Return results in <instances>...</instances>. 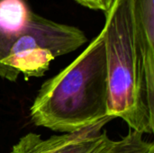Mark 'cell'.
<instances>
[{
	"label": "cell",
	"instance_id": "cell-4",
	"mask_svg": "<svg viewBox=\"0 0 154 153\" xmlns=\"http://www.w3.org/2000/svg\"><path fill=\"white\" fill-rule=\"evenodd\" d=\"M32 14L25 0H0V63L30 23Z\"/></svg>",
	"mask_w": 154,
	"mask_h": 153
},
{
	"label": "cell",
	"instance_id": "cell-3",
	"mask_svg": "<svg viewBox=\"0 0 154 153\" xmlns=\"http://www.w3.org/2000/svg\"><path fill=\"white\" fill-rule=\"evenodd\" d=\"M112 120L107 116L85 130L46 139L29 133L19 139L9 153H95L113 141L104 129Z\"/></svg>",
	"mask_w": 154,
	"mask_h": 153
},
{
	"label": "cell",
	"instance_id": "cell-1",
	"mask_svg": "<svg viewBox=\"0 0 154 153\" xmlns=\"http://www.w3.org/2000/svg\"><path fill=\"white\" fill-rule=\"evenodd\" d=\"M108 83L102 31L66 68L46 80L30 107L34 125L63 133L107 117Z\"/></svg>",
	"mask_w": 154,
	"mask_h": 153
},
{
	"label": "cell",
	"instance_id": "cell-2",
	"mask_svg": "<svg viewBox=\"0 0 154 153\" xmlns=\"http://www.w3.org/2000/svg\"><path fill=\"white\" fill-rule=\"evenodd\" d=\"M107 116L121 118L130 130L154 133V73L138 45L129 0H116L105 13Z\"/></svg>",
	"mask_w": 154,
	"mask_h": 153
},
{
	"label": "cell",
	"instance_id": "cell-5",
	"mask_svg": "<svg viewBox=\"0 0 154 153\" xmlns=\"http://www.w3.org/2000/svg\"><path fill=\"white\" fill-rule=\"evenodd\" d=\"M108 153H154V144L145 140L143 134L130 130L126 135L115 141Z\"/></svg>",
	"mask_w": 154,
	"mask_h": 153
},
{
	"label": "cell",
	"instance_id": "cell-6",
	"mask_svg": "<svg viewBox=\"0 0 154 153\" xmlns=\"http://www.w3.org/2000/svg\"><path fill=\"white\" fill-rule=\"evenodd\" d=\"M80 5L91 10L101 11L104 14L108 11L116 0H75Z\"/></svg>",
	"mask_w": 154,
	"mask_h": 153
},
{
	"label": "cell",
	"instance_id": "cell-7",
	"mask_svg": "<svg viewBox=\"0 0 154 153\" xmlns=\"http://www.w3.org/2000/svg\"><path fill=\"white\" fill-rule=\"evenodd\" d=\"M112 143H110V144H108V145H106V146H105L104 148H102V149H100V150H98L97 151H96L95 153H108L110 151V150H111V145Z\"/></svg>",
	"mask_w": 154,
	"mask_h": 153
}]
</instances>
